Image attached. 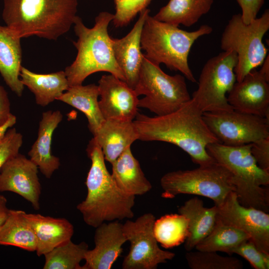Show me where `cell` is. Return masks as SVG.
<instances>
[{
  "label": "cell",
  "mask_w": 269,
  "mask_h": 269,
  "mask_svg": "<svg viewBox=\"0 0 269 269\" xmlns=\"http://www.w3.org/2000/svg\"><path fill=\"white\" fill-rule=\"evenodd\" d=\"M203 113L191 100L177 110L149 117L137 113L133 123L142 141H160L173 144L186 152L199 166L215 160L208 153V145L220 142L203 118Z\"/></svg>",
  "instance_id": "cell-1"
},
{
  "label": "cell",
  "mask_w": 269,
  "mask_h": 269,
  "mask_svg": "<svg viewBox=\"0 0 269 269\" xmlns=\"http://www.w3.org/2000/svg\"><path fill=\"white\" fill-rule=\"evenodd\" d=\"M87 152L91 161L86 181L87 194L77 206L85 223L96 228L106 221L132 218L135 196L124 192L116 185L94 138L89 142Z\"/></svg>",
  "instance_id": "cell-2"
},
{
  "label": "cell",
  "mask_w": 269,
  "mask_h": 269,
  "mask_svg": "<svg viewBox=\"0 0 269 269\" xmlns=\"http://www.w3.org/2000/svg\"><path fill=\"white\" fill-rule=\"evenodd\" d=\"M78 4V0H3L2 17L21 38L56 40L73 25Z\"/></svg>",
  "instance_id": "cell-3"
},
{
  "label": "cell",
  "mask_w": 269,
  "mask_h": 269,
  "mask_svg": "<svg viewBox=\"0 0 269 269\" xmlns=\"http://www.w3.org/2000/svg\"><path fill=\"white\" fill-rule=\"evenodd\" d=\"M114 16L109 12L102 11L95 17L93 27L88 28L82 18L76 16L73 25L77 39L73 43L77 50V56L64 70L69 87L82 85L89 75L100 71L109 72L125 82L115 60L112 37L108 33Z\"/></svg>",
  "instance_id": "cell-4"
},
{
  "label": "cell",
  "mask_w": 269,
  "mask_h": 269,
  "mask_svg": "<svg viewBox=\"0 0 269 269\" xmlns=\"http://www.w3.org/2000/svg\"><path fill=\"white\" fill-rule=\"evenodd\" d=\"M213 28L204 24L187 31L159 21L149 14L142 29L140 46L144 56L151 62L164 64L170 70L179 71L190 81L196 80L188 64V55L195 41L210 34Z\"/></svg>",
  "instance_id": "cell-5"
},
{
  "label": "cell",
  "mask_w": 269,
  "mask_h": 269,
  "mask_svg": "<svg viewBox=\"0 0 269 269\" xmlns=\"http://www.w3.org/2000/svg\"><path fill=\"white\" fill-rule=\"evenodd\" d=\"M252 143L231 146L216 142L206 147L208 154L232 174L241 204L269 209V171L258 165L251 152Z\"/></svg>",
  "instance_id": "cell-6"
},
{
  "label": "cell",
  "mask_w": 269,
  "mask_h": 269,
  "mask_svg": "<svg viewBox=\"0 0 269 269\" xmlns=\"http://www.w3.org/2000/svg\"><path fill=\"white\" fill-rule=\"evenodd\" d=\"M161 196L172 199L179 194L204 196L220 206L228 194L236 191L231 172L215 161L191 170H178L165 174L160 179Z\"/></svg>",
  "instance_id": "cell-7"
},
{
  "label": "cell",
  "mask_w": 269,
  "mask_h": 269,
  "mask_svg": "<svg viewBox=\"0 0 269 269\" xmlns=\"http://www.w3.org/2000/svg\"><path fill=\"white\" fill-rule=\"evenodd\" d=\"M143 55L138 80L134 90L136 95H144L139 99L138 107L145 108L156 116L173 112L191 98L185 77L165 73L160 67Z\"/></svg>",
  "instance_id": "cell-8"
},
{
  "label": "cell",
  "mask_w": 269,
  "mask_h": 269,
  "mask_svg": "<svg viewBox=\"0 0 269 269\" xmlns=\"http://www.w3.org/2000/svg\"><path fill=\"white\" fill-rule=\"evenodd\" d=\"M269 29L268 9L248 24L243 22L241 13L234 14L229 20L222 34L221 48L232 50L237 55L234 69L237 82L263 63L268 50L263 38Z\"/></svg>",
  "instance_id": "cell-9"
},
{
  "label": "cell",
  "mask_w": 269,
  "mask_h": 269,
  "mask_svg": "<svg viewBox=\"0 0 269 269\" xmlns=\"http://www.w3.org/2000/svg\"><path fill=\"white\" fill-rule=\"evenodd\" d=\"M237 61L236 53L227 50L210 58L204 65L198 88L191 98L203 113L233 109L226 94L236 82L234 69Z\"/></svg>",
  "instance_id": "cell-10"
},
{
  "label": "cell",
  "mask_w": 269,
  "mask_h": 269,
  "mask_svg": "<svg viewBox=\"0 0 269 269\" xmlns=\"http://www.w3.org/2000/svg\"><path fill=\"white\" fill-rule=\"evenodd\" d=\"M203 118L219 142L225 145L252 143L269 136V118L234 109L205 112Z\"/></svg>",
  "instance_id": "cell-11"
},
{
  "label": "cell",
  "mask_w": 269,
  "mask_h": 269,
  "mask_svg": "<svg viewBox=\"0 0 269 269\" xmlns=\"http://www.w3.org/2000/svg\"><path fill=\"white\" fill-rule=\"evenodd\" d=\"M155 217L151 213L144 214L134 221L128 219L123 224L127 241L130 243L129 253L122 262L123 269H156L175 256L162 250L153 233Z\"/></svg>",
  "instance_id": "cell-12"
},
{
  "label": "cell",
  "mask_w": 269,
  "mask_h": 269,
  "mask_svg": "<svg viewBox=\"0 0 269 269\" xmlns=\"http://www.w3.org/2000/svg\"><path fill=\"white\" fill-rule=\"evenodd\" d=\"M218 208L217 217L222 222L247 234L259 250L269 254V214L267 212L242 205L234 191Z\"/></svg>",
  "instance_id": "cell-13"
},
{
  "label": "cell",
  "mask_w": 269,
  "mask_h": 269,
  "mask_svg": "<svg viewBox=\"0 0 269 269\" xmlns=\"http://www.w3.org/2000/svg\"><path fill=\"white\" fill-rule=\"evenodd\" d=\"M38 168L29 158L18 153L8 159L0 171V192L9 191L22 197L35 210L40 208L41 187Z\"/></svg>",
  "instance_id": "cell-14"
},
{
  "label": "cell",
  "mask_w": 269,
  "mask_h": 269,
  "mask_svg": "<svg viewBox=\"0 0 269 269\" xmlns=\"http://www.w3.org/2000/svg\"><path fill=\"white\" fill-rule=\"evenodd\" d=\"M99 106L105 119L133 121L138 112V96L124 81L110 74L98 81Z\"/></svg>",
  "instance_id": "cell-15"
},
{
  "label": "cell",
  "mask_w": 269,
  "mask_h": 269,
  "mask_svg": "<svg viewBox=\"0 0 269 269\" xmlns=\"http://www.w3.org/2000/svg\"><path fill=\"white\" fill-rule=\"evenodd\" d=\"M269 81L256 69L229 91V104L237 111L269 118Z\"/></svg>",
  "instance_id": "cell-16"
},
{
  "label": "cell",
  "mask_w": 269,
  "mask_h": 269,
  "mask_svg": "<svg viewBox=\"0 0 269 269\" xmlns=\"http://www.w3.org/2000/svg\"><path fill=\"white\" fill-rule=\"evenodd\" d=\"M95 247L86 252L82 269H110L120 256L127 241L119 220L104 222L96 228Z\"/></svg>",
  "instance_id": "cell-17"
},
{
  "label": "cell",
  "mask_w": 269,
  "mask_h": 269,
  "mask_svg": "<svg viewBox=\"0 0 269 269\" xmlns=\"http://www.w3.org/2000/svg\"><path fill=\"white\" fill-rule=\"evenodd\" d=\"M150 10L140 12L139 17L131 30L121 38L112 37V47L117 64L125 78V82L133 89L135 88L143 58L140 38L142 29Z\"/></svg>",
  "instance_id": "cell-18"
},
{
  "label": "cell",
  "mask_w": 269,
  "mask_h": 269,
  "mask_svg": "<svg viewBox=\"0 0 269 269\" xmlns=\"http://www.w3.org/2000/svg\"><path fill=\"white\" fill-rule=\"evenodd\" d=\"M62 119L63 115L59 110L43 112L39 124L37 138L28 152L29 159L48 179L60 165L59 158L52 154L51 142L53 134Z\"/></svg>",
  "instance_id": "cell-19"
},
{
  "label": "cell",
  "mask_w": 269,
  "mask_h": 269,
  "mask_svg": "<svg viewBox=\"0 0 269 269\" xmlns=\"http://www.w3.org/2000/svg\"><path fill=\"white\" fill-rule=\"evenodd\" d=\"M36 239V253L44 255L54 248L71 240L74 230L66 219L45 216L40 214H24Z\"/></svg>",
  "instance_id": "cell-20"
},
{
  "label": "cell",
  "mask_w": 269,
  "mask_h": 269,
  "mask_svg": "<svg viewBox=\"0 0 269 269\" xmlns=\"http://www.w3.org/2000/svg\"><path fill=\"white\" fill-rule=\"evenodd\" d=\"M93 136L101 148L105 160L111 164L138 139L133 121L105 120Z\"/></svg>",
  "instance_id": "cell-21"
},
{
  "label": "cell",
  "mask_w": 269,
  "mask_h": 269,
  "mask_svg": "<svg viewBox=\"0 0 269 269\" xmlns=\"http://www.w3.org/2000/svg\"><path fill=\"white\" fill-rule=\"evenodd\" d=\"M21 39L6 25H0V74L7 86L18 97L22 96L24 87L20 78Z\"/></svg>",
  "instance_id": "cell-22"
},
{
  "label": "cell",
  "mask_w": 269,
  "mask_h": 269,
  "mask_svg": "<svg viewBox=\"0 0 269 269\" xmlns=\"http://www.w3.org/2000/svg\"><path fill=\"white\" fill-rule=\"evenodd\" d=\"M178 211L189 220V234L184 242V248L187 252L190 251L213 230L218 208L215 205L206 207L202 200L194 197L186 201Z\"/></svg>",
  "instance_id": "cell-23"
},
{
  "label": "cell",
  "mask_w": 269,
  "mask_h": 269,
  "mask_svg": "<svg viewBox=\"0 0 269 269\" xmlns=\"http://www.w3.org/2000/svg\"><path fill=\"white\" fill-rule=\"evenodd\" d=\"M111 164V175L116 185L124 192L135 196L142 195L152 188L138 161L133 155L131 147L127 148Z\"/></svg>",
  "instance_id": "cell-24"
},
{
  "label": "cell",
  "mask_w": 269,
  "mask_h": 269,
  "mask_svg": "<svg viewBox=\"0 0 269 269\" xmlns=\"http://www.w3.org/2000/svg\"><path fill=\"white\" fill-rule=\"evenodd\" d=\"M20 78L34 95L36 104L42 107L57 100L69 87L64 71L39 74L22 66Z\"/></svg>",
  "instance_id": "cell-25"
},
{
  "label": "cell",
  "mask_w": 269,
  "mask_h": 269,
  "mask_svg": "<svg viewBox=\"0 0 269 269\" xmlns=\"http://www.w3.org/2000/svg\"><path fill=\"white\" fill-rule=\"evenodd\" d=\"M98 85H75L69 88L57 100L63 102L84 114L88 128L93 135L105 121L99 106Z\"/></svg>",
  "instance_id": "cell-26"
},
{
  "label": "cell",
  "mask_w": 269,
  "mask_h": 269,
  "mask_svg": "<svg viewBox=\"0 0 269 269\" xmlns=\"http://www.w3.org/2000/svg\"><path fill=\"white\" fill-rule=\"evenodd\" d=\"M214 0H169L153 16L156 19L176 26L190 27L210 10Z\"/></svg>",
  "instance_id": "cell-27"
},
{
  "label": "cell",
  "mask_w": 269,
  "mask_h": 269,
  "mask_svg": "<svg viewBox=\"0 0 269 269\" xmlns=\"http://www.w3.org/2000/svg\"><path fill=\"white\" fill-rule=\"evenodd\" d=\"M25 213L22 210L10 209L6 220L0 227V245L35 252L36 237L25 217Z\"/></svg>",
  "instance_id": "cell-28"
},
{
  "label": "cell",
  "mask_w": 269,
  "mask_h": 269,
  "mask_svg": "<svg viewBox=\"0 0 269 269\" xmlns=\"http://www.w3.org/2000/svg\"><path fill=\"white\" fill-rule=\"evenodd\" d=\"M250 240L244 232L226 224L218 218L210 234L199 243L195 249L200 251L221 252L229 255L242 242Z\"/></svg>",
  "instance_id": "cell-29"
},
{
  "label": "cell",
  "mask_w": 269,
  "mask_h": 269,
  "mask_svg": "<svg viewBox=\"0 0 269 269\" xmlns=\"http://www.w3.org/2000/svg\"><path fill=\"white\" fill-rule=\"evenodd\" d=\"M153 230L161 247L172 248L185 242L189 234V220L179 213L166 214L155 219Z\"/></svg>",
  "instance_id": "cell-30"
},
{
  "label": "cell",
  "mask_w": 269,
  "mask_h": 269,
  "mask_svg": "<svg viewBox=\"0 0 269 269\" xmlns=\"http://www.w3.org/2000/svg\"><path fill=\"white\" fill-rule=\"evenodd\" d=\"M88 245L85 242L79 244L71 240L60 245L44 256L43 269H82L80 263L84 260Z\"/></svg>",
  "instance_id": "cell-31"
},
{
  "label": "cell",
  "mask_w": 269,
  "mask_h": 269,
  "mask_svg": "<svg viewBox=\"0 0 269 269\" xmlns=\"http://www.w3.org/2000/svg\"><path fill=\"white\" fill-rule=\"evenodd\" d=\"M186 260L191 269H241L242 262L233 257H224L215 252L188 251Z\"/></svg>",
  "instance_id": "cell-32"
},
{
  "label": "cell",
  "mask_w": 269,
  "mask_h": 269,
  "mask_svg": "<svg viewBox=\"0 0 269 269\" xmlns=\"http://www.w3.org/2000/svg\"><path fill=\"white\" fill-rule=\"evenodd\" d=\"M152 0H114L116 11L112 21L116 27L127 26Z\"/></svg>",
  "instance_id": "cell-33"
},
{
  "label": "cell",
  "mask_w": 269,
  "mask_h": 269,
  "mask_svg": "<svg viewBox=\"0 0 269 269\" xmlns=\"http://www.w3.org/2000/svg\"><path fill=\"white\" fill-rule=\"evenodd\" d=\"M233 254L244 258L255 269H269V254L259 250L250 240L240 244L234 249Z\"/></svg>",
  "instance_id": "cell-34"
},
{
  "label": "cell",
  "mask_w": 269,
  "mask_h": 269,
  "mask_svg": "<svg viewBox=\"0 0 269 269\" xmlns=\"http://www.w3.org/2000/svg\"><path fill=\"white\" fill-rule=\"evenodd\" d=\"M23 142L22 135L15 128L9 129L0 140V171L4 163L18 153Z\"/></svg>",
  "instance_id": "cell-35"
},
{
  "label": "cell",
  "mask_w": 269,
  "mask_h": 269,
  "mask_svg": "<svg viewBox=\"0 0 269 269\" xmlns=\"http://www.w3.org/2000/svg\"><path fill=\"white\" fill-rule=\"evenodd\" d=\"M251 149L259 167L269 171V136L252 143Z\"/></svg>",
  "instance_id": "cell-36"
},
{
  "label": "cell",
  "mask_w": 269,
  "mask_h": 269,
  "mask_svg": "<svg viewBox=\"0 0 269 269\" xmlns=\"http://www.w3.org/2000/svg\"><path fill=\"white\" fill-rule=\"evenodd\" d=\"M236 1L241 8V14L243 22L248 24L257 18L265 0H236Z\"/></svg>",
  "instance_id": "cell-37"
},
{
  "label": "cell",
  "mask_w": 269,
  "mask_h": 269,
  "mask_svg": "<svg viewBox=\"0 0 269 269\" xmlns=\"http://www.w3.org/2000/svg\"><path fill=\"white\" fill-rule=\"evenodd\" d=\"M11 115L8 94L3 87L0 85V126L7 121Z\"/></svg>",
  "instance_id": "cell-38"
},
{
  "label": "cell",
  "mask_w": 269,
  "mask_h": 269,
  "mask_svg": "<svg viewBox=\"0 0 269 269\" xmlns=\"http://www.w3.org/2000/svg\"><path fill=\"white\" fill-rule=\"evenodd\" d=\"M10 209L7 206V199L3 195H0V227L6 220Z\"/></svg>",
  "instance_id": "cell-39"
},
{
  "label": "cell",
  "mask_w": 269,
  "mask_h": 269,
  "mask_svg": "<svg viewBox=\"0 0 269 269\" xmlns=\"http://www.w3.org/2000/svg\"><path fill=\"white\" fill-rule=\"evenodd\" d=\"M16 122V117L11 114L7 121L0 126V140L3 139L8 130L14 126Z\"/></svg>",
  "instance_id": "cell-40"
},
{
  "label": "cell",
  "mask_w": 269,
  "mask_h": 269,
  "mask_svg": "<svg viewBox=\"0 0 269 269\" xmlns=\"http://www.w3.org/2000/svg\"><path fill=\"white\" fill-rule=\"evenodd\" d=\"M262 67L259 70L260 73L269 81V55L267 56L263 63H262Z\"/></svg>",
  "instance_id": "cell-41"
}]
</instances>
